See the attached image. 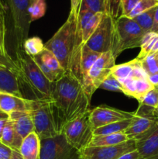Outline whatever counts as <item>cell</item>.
<instances>
[{
	"label": "cell",
	"mask_w": 158,
	"mask_h": 159,
	"mask_svg": "<svg viewBox=\"0 0 158 159\" xmlns=\"http://www.w3.org/2000/svg\"><path fill=\"white\" fill-rule=\"evenodd\" d=\"M77 16L70 13L65 23L44 44L54 54L66 73L73 75L81 82V54L83 45Z\"/></svg>",
	"instance_id": "1"
},
{
	"label": "cell",
	"mask_w": 158,
	"mask_h": 159,
	"mask_svg": "<svg viewBox=\"0 0 158 159\" xmlns=\"http://www.w3.org/2000/svg\"><path fill=\"white\" fill-rule=\"evenodd\" d=\"M51 99L62 129L65 124L88 111L91 102L81 82L69 73L53 83Z\"/></svg>",
	"instance_id": "2"
},
{
	"label": "cell",
	"mask_w": 158,
	"mask_h": 159,
	"mask_svg": "<svg viewBox=\"0 0 158 159\" xmlns=\"http://www.w3.org/2000/svg\"><path fill=\"white\" fill-rule=\"evenodd\" d=\"M15 61L17 68L14 73L23 98L32 101L51 99L53 83L43 74L33 57L24 51H18L15 53Z\"/></svg>",
	"instance_id": "3"
},
{
	"label": "cell",
	"mask_w": 158,
	"mask_h": 159,
	"mask_svg": "<svg viewBox=\"0 0 158 159\" xmlns=\"http://www.w3.org/2000/svg\"><path fill=\"white\" fill-rule=\"evenodd\" d=\"M6 4L15 53L23 51L32 23L29 9L33 0H3Z\"/></svg>",
	"instance_id": "4"
},
{
	"label": "cell",
	"mask_w": 158,
	"mask_h": 159,
	"mask_svg": "<svg viewBox=\"0 0 158 159\" xmlns=\"http://www.w3.org/2000/svg\"><path fill=\"white\" fill-rule=\"evenodd\" d=\"M29 113L33 123L35 133L40 140L54 138L62 133L51 99L32 101Z\"/></svg>",
	"instance_id": "5"
},
{
	"label": "cell",
	"mask_w": 158,
	"mask_h": 159,
	"mask_svg": "<svg viewBox=\"0 0 158 159\" xmlns=\"http://www.w3.org/2000/svg\"><path fill=\"white\" fill-rule=\"evenodd\" d=\"M146 33L133 19L120 16L115 22V37L112 49L115 58L125 50L140 48Z\"/></svg>",
	"instance_id": "6"
},
{
	"label": "cell",
	"mask_w": 158,
	"mask_h": 159,
	"mask_svg": "<svg viewBox=\"0 0 158 159\" xmlns=\"http://www.w3.org/2000/svg\"><path fill=\"white\" fill-rule=\"evenodd\" d=\"M91 110L84 113L64 124L62 133L68 142L78 152L89 146L94 137V129L90 120Z\"/></svg>",
	"instance_id": "7"
},
{
	"label": "cell",
	"mask_w": 158,
	"mask_h": 159,
	"mask_svg": "<svg viewBox=\"0 0 158 159\" xmlns=\"http://www.w3.org/2000/svg\"><path fill=\"white\" fill-rule=\"evenodd\" d=\"M115 22L112 12H105L98 27L85 44L89 49L100 54L112 51L115 37Z\"/></svg>",
	"instance_id": "8"
},
{
	"label": "cell",
	"mask_w": 158,
	"mask_h": 159,
	"mask_svg": "<svg viewBox=\"0 0 158 159\" xmlns=\"http://www.w3.org/2000/svg\"><path fill=\"white\" fill-rule=\"evenodd\" d=\"M40 159H82L80 152L72 147L63 134L40 140Z\"/></svg>",
	"instance_id": "9"
},
{
	"label": "cell",
	"mask_w": 158,
	"mask_h": 159,
	"mask_svg": "<svg viewBox=\"0 0 158 159\" xmlns=\"http://www.w3.org/2000/svg\"><path fill=\"white\" fill-rule=\"evenodd\" d=\"M134 150L136 141L129 140L117 145L87 147L79 152L82 159H118L124 154Z\"/></svg>",
	"instance_id": "10"
},
{
	"label": "cell",
	"mask_w": 158,
	"mask_h": 159,
	"mask_svg": "<svg viewBox=\"0 0 158 159\" xmlns=\"http://www.w3.org/2000/svg\"><path fill=\"white\" fill-rule=\"evenodd\" d=\"M32 57L43 74L51 83L58 81L66 74V71L62 68L57 57L46 48L40 54Z\"/></svg>",
	"instance_id": "11"
},
{
	"label": "cell",
	"mask_w": 158,
	"mask_h": 159,
	"mask_svg": "<svg viewBox=\"0 0 158 159\" xmlns=\"http://www.w3.org/2000/svg\"><path fill=\"white\" fill-rule=\"evenodd\" d=\"M133 114L134 112L129 113L112 107H98L91 110L90 120L94 130L107 124L130 119Z\"/></svg>",
	"instance_id": "12"
},
{
	"label": "cell",
	"mask_w": 158,
	"mask_h": 159,
	"mask_svg": "<svg viewBox=\"0 0 158 159\" xmlns=\"http://www.w3.org/2000/svg\"><path fill=\"white\" fill-rule=\"evenodd\" d=\"M116 58L112 51L102 53L88 72V77L94 92L99 89L101 84L111 75L112 69L116 65Z\"/></svg>",
	"instance_id": "13"
},
{
	"label": "cell",
	"mask_w": 158,
	"mask_h": 159,
	"mask_svg": "<svg viewBox=\"0 0 158 159\" xmlns=\"http://www.w3.org/2000/svg\"><path fill=\"white\" fill-rule=\"evenodd\" d=\"M157 124L155 118L136 114L134 112L131 124L125 130V134L129 140L137 141L149 134Z\"/></svg>",
	"instance_id": "14"
},
{
	"label": "cell",
	"mask_w": 158,
	"mask_h": 159,
	"mask_svg": "<svg viewBox=\"0 0 158 159\" xmlns=\"http://www.w3.org/2000/svg\"><path fill=\"white\" fill-rule=\"evenodd\" d=\"M119 82L122 85V93L125 96L137 99L138 102L154 89V86L150 83L148 79H136L128 78Z\"/></svg>",
	"instance_id": "15"
},
{
	"label": "cell",
	"mask_w": 158,
	"mask_h": 159,
	"mask_svg": "<svg viewBox=\"0 0 158 159\" xmlns=\"http://www.w3.org/2000/svg\"><path fill=\"white\" fill-rule=\"evenodd\" d=\"M141 159H158V124L147 136L136 141Z\"/></svg>",
	"instance_id": "16"
},
{
	"label": "cell",
	"mask_w": 158,
	"mask_h": 159,
	"mask_svg": "<svg viewBox=\"0 0 158 159\" xmlns=\"http://www.w3.org/2000/svg\"><path fill=\"white\" fill-rule=\"evenodd\" d=\"M31 102L14 95L0 93V110L7 115L14 112H29Z\"/></svg>",
	"instance_id": "17"
},
{
	"label": "cell",
	"mask_w": 158,
	"mask_h": 159,
	"mask_svg": "<svg viewBox=\"0 0 158 159\" xmlns=\"http://www.w3.org/2000/svg\"><path fill=\"white\" fill-rule=\"evenodd\" d=\"M9 120L12 121L15 131L23 139L29 134L35 132L29 112H14L9 115Z\"/></svg>",
	"instance_id": "18"
},
{
	"label": "cell",
	"mask_w": 158,
	"mask_h": 159,
	"mask_svg": "<svg viewBox=\"0 0 158 159\" xmlns=\"http://www.w3.org/2000/svg\"><path fill=\"white\" fill-rule=\"evenodd\" d=\"M0 93H9L23 98L15 73L2 66H0Z\"/></svg>",
	"instance_id": "19"
},
{
	"label": "cell",
	"mask_w": 158,
	"mask_h": 159,
	"mask_svg": "<svg viewBox=\"0 0 158 159\" xmlns=\"http://www.w3.org/2000/svg\"><path fill=\"white\" fill-rule=\"evenodd\" d=\"M19 152L23 159H40V139L35 132L23 139Z\"/></svg>",
	"instance_id": "20"
},
{
	"label": "cell",
	"mask_w": 158,
	"mask_h": 159,
	"mask_svg": "<svg viewBox=\"0 0 158 159\" xmlns=\"http://www.w3.org/2000/svg\"><path fill=\"white\" fill-rule=\"evenodd\" d=\"M156 107H158V89L154 87L139 101V107L135 113L155 118L154 110Z\"/></svg>",
	"instance_id": "21"
},
{
	"label": "cell",
	"mask_w": 158,
	"mask_h": 159,
	"mask_svg": "<svg viewBox=\"0 0 158 159\" xmlns=\"http://www.w3.org/2000/svg\"><path fill=\"white\" fill-rule=\"evenodd\" d=\"M0 141L5 145L10 148L12 150L20 152V146H21L23 139L16 133L13 123L10 120H8L7 123L5 126Z\"/></svg>",
	"instance_id": "22"
},
{
	"label": "cell",
	"mask_w": 158,
	"mask_h": 159,
	"mask_svg": "<svg viewBox=\"0 0 158 159\" xmlns=\"http://www.w3.org/2000/svg\"><path fill=\"white\" fill-rule=\"evenodd\" d=\"M127 141H129V138H127L125 133L94 136L88 147H104V146L117 145V144H122Z\"/></svg>",
	"instance_id": "23"
},
{
	"label": "cell",
	"mask_w": 158,
	"mask_h": 159,
	"mask_svg": "<svg viewBox=\"0 0 158 159\" xmlns=\"http://www.w3.org/2000/svg\"><path fill=\"white\" fill-rule=\"evenodd\" d=\"M139 64H140V60L135 58L126 63L115 65L112 69L111 74L116 79H117L119 82H121L131 77L133 70Z\"/></svg>",
	"instance_id": "24"
},
{
	"label": "cell",
	"mask_w": 158,
	"mask_h": 159,
	"mask_svg": "<svg viewBox=\"0 0 158 159\" xmlns=\"http://www.w3.org/2000/svg\"><path fill=\"white\" fill-rule=\"evenodd\" d=\"M133 118V117H132ZM132 118L124 120L115 122L112 124L101 127L94 130V136H102V135L113 134L117 133H125V130L128 128L132 122Z\"/></svg>",
	"instance_id": "25"
},
{
	"label": "cell",
	"mask_w": 158,
	"mask_h": 159,
	"mask_svg": "<svg viewBox=\"0 0 158 159\" xmlns=\"http://www.w3.org/2000/svg\"><path fill=\"white\" fill-rule=\"evenodd\" d=\"M103 14L104 13H101V12L94 13L91 16V18L88 21L85 22L84 24L81 25L77 22V25H78L79 28L81 30V32L82 40H83L84 43H86L87 40L90 38L91 34L94 32L96 28L98 27L101 20H102Z\"/></svg>",
	"instance_id": "26"
},
{
	"label": "cell",
	"mask_w": 158,
	"mask_h": 159,
	"mask_svg": "<svg viewBox=\"0 0 158 159\" xmlns=\"http://www.w3.org/2000/svg\"><path fill=\"white\" fill-rule=\"evenodd\" d=\"M80 8H85L94 13L111 12L110 0H82Z\"/></svg>",
	"instance_id": "27"
},
{
	"label": "cell",
	"mask_w": 158,
	"mask_h": 159,
	"mask_svg": "<svg viewBox=\"0 0 158 159\" xmlns=\"http://www.w3.org/2000/svg\"><path fill=\"white\" fill-rule=\"evenodd\" d=\"M44 49V44L40 37H33L27 39L23 45V51L30 57H34L42 52Z\"/></svg>",
	"instance_id": "28"
},
{
	"label": "cell",
	"mask_w": 158,
	"mask_h": 159,
	"mask_svg": "<svg viewBox=\"0 0 158 159\" xmlns=\"http://www.w3.org/2000/svg\"><path fill=\"white\" fill-rule=\"evenodd\" d=\"M156 7L152 8L146 12H143L140 15L137 16L133 20L145 32H150L153 26V17H154L155 10Z\"/></svg>",
	"instance_id": "29"
},
{
	"label": "cell",
	"mask_w": 158,
	"mask_h": 159,
	"mask_svg": "<svg viewBox=\"0 0 158 159\" xmlns=\"http://www.w3.org/2000/svg\"><path fill=\"white\" fill-rule=\"evenodd\" d=\"M141 65L147 75L158 73V53L147 55L140 60Z\"/></svg>",
	"instance_id": "30"
},
{
	"label": "cell",
	"mask_w": 158,
	"mask_h": 159,
	"mask_svg": "<svg viewBox=\"0 0 158 159\" xmlns=\"http://www.w3.org/2000/svg\"><path fill=\"white\" fill-rule=\"evenodd\" d=\"M46 0H33L29 9L31 21H35L42 18L46 13Z\"/></svg>",
	"instance_id": "31"
},
{
	"label": "cell",
	"mask_w": 158,
	"mask_h": 159,
	"mask_svg": "<svg viewBox=\"0 0 158 159\" xmlns=\"http://www.w3.org/2000/svg\"><path fill=\"white\" fill-rule=\"evenodd\" d=\"M158 6V0H140L134 9L130 12L127 17L130 19L135 18L143 12Z\"/></svg>",
	"instance_id": "32"
},
{
	"label": "cell",
	"mask_w": 158,
	"mask_h": 159,
	"mask_svg": "<svg viewBox=\"0 0 158 159\" xmlns=\"http://www.w3.org/2000/svg\"><path fill=\"white\" fill-rule=\"evenodd\" d=\"M99 89L108 90L112 92H121L122 93V85L117 79L114 77L112 75H109L106 79L101 84Z\"/></svg>",
	"instance_id": "33"
},
{
	"label": "cell",
	"mask_w": 158,
	"mask_h": 159,
	"mask_svg": "<svg viewBox=\"0 0 158 159\" xmlns=\"http://www.w3.org/2000/svg\"><path fill=\"white\" fill-rule=\"evenodd\" d=\"M0 66L9 68L13 72L17 68L15 60L12 59V57L9 54L4 53L1 50H0Z\"/></svg>",
	"instance_id": "34"
},
{
	"label": "cell",
	"mask_w": 158,
	"mask_h": 159,
	"mask_svg": "<svg viewBox=\"0 0 158 159\" xmlns=\"http://www.w3.org/2000/svg\"><path fill=\"white\" fill-rule=\"evenodd\" d=\"M7 33L6 17L0 16V50L8 54L6 48V35Z\"/></svg>",
	"instance_id": "35"
},
{
	"label": "cell",
	"mask_w": 158,
	"mask_h": 159,
	"mask_svg": "<svg viewBox=\"0 0 158 159\" xmlns=\"http://www.w3.org/2000/svg\"><path fill=\"white\" fill-rule=\"evenodd\" d=\"M140 0H119L122 15L127 16Z\"/></svg>",
	"instance_id": "36"
},
{
	"label": "cell",
	"mask_w": 158,
	"mask_h": 159,
	"mask_svg": "<svg viewBox=\"0 0 158 159\" xmlns=\"http://www.w3.org/2000/svg\"><path fill=\"white\" fill-rule=\"evenodd\" d=\"M12 149L5 145L0 141V159H10L12 154Z\"/></svg>",
	"instance_id": "37"
},
{
	"label": "cell",
	"mask_w": 158,
	"mask_h": 159,
	"mask_svg": "<svg viewBox=\"0 0 158 159\" xmlns=\"http://www.w3.org/2000/svg\"><path fill=\"white\" fill-rule=\"evenodd\" d=\"M82 0H71V11L70 13L78 16Z\"/></svg>",
	"instance_id": "38"
},
{
	"label": "cell",
	"mask_w": 158,
	"mask_h": 159,
	"mask_svg": "<svg viewBox=\"0 0 158 159\" xmlns=\"http://www.w3.org/2000/svg\"><path fill=\"white\" fill-rule=\"evenodd\" d=\"M118 159H141V158L137 151L134 150L124 154L123 155L120 156Z\"/></svg>",
	"instance_id": "39"
},
{
	"label": "cell",
	"mask_w": 158,
	"mask_h": 159,
	"mask_svg": "<svg viewBox=\"0 0 158 159\" xmlns=\"http://www.w3.org/2000/svg\"><path fill=\"white\" fill-rule=\"evenodd\" d=\"M150 32H153L158 34V6H156V10H155L154 17H153V26H152V29Z\"/></svg>",
	"instance_id": "40"
},
{
	"label": "cell",
	"mask_w": 158,
	"mask_h": 159,
	"mask_svg": "<svg viewBox=\"0 0 158 159\" xmlns=\"http://www.w3.org/2000/svg\"><path fill=\"white\" fill-rule=\"evenodd\" d=\"M148 80L154 87H158V73L148 76Z\"/></svg>",
	"instance_id": "41"
},
{
	"label": "cell",
	"mask_w": 158,
	"mask_h": 159,
	"mask_svg": "<svg viewBox=\"0 0 158 159\" xmlns=\"http://www.w3.org/2000/svg\"><path fill=\"white\" fill-rule=\"evenodd\" d=\"M0 16L6 17L7 16V10H6V6L3 0H0Z\"/></svg>",
	"instance_id": "42"
},
{
	"label": "cell",
	"mask_w": 158,
	"mask_h": 159,
	"mask_svg": "<svg viewBox=\"0 0 158 159\" xmlns=\"http://www.w3.org/2000/svg\"><path fill=\"white\" fill-rule=\"evenodd\" d=\"M8 120H9V118H8V119L0 120V140H1V138H2V135L3 130H4L5 126H6Z\"/></svg>",
	"instance_id": "43"
},
{
	"label": "cell",
	"mask_w": 158,
	"mask_h": 159,
	"mask_svg": "<svg viewBox=\"0 0 158 159\" xmlns=\"http://www.w3.org/2000/svg\"><path fill=\"white\" fill-rule=\"evenodd\" d=\"M154 53H158V35L156 36V39H155L154 43H153V46L152 48L151 52L150 54H154Z\"/></svg>",
	"instance_id": "44"
},
{
	"label": "cell",
	"mask_w": 158,
	"mask_h": 159,
	"mask_svg": "<svg viewBox=\"0 0 158 159\" xmlns=\"http://www.w3.org/2000/svg\"><path fill=\"white\" fill-rule=\"evenodd\" d=\"M10 159H23V157L21 156L20 153L19 152H15V151H12V157Z\"/></svg>",
	"instance_id": "45"
},
{
	"label": "cell",
	"mask_w": 158,
	"mask_h": 159,
	"mask_svg": "<svg viewBox=\"0 0 158 159\" xmlns=\"http://www.w3.org/2000/svg\"><path fill=\"white\" fill-rule=\"evenodd\" d=\"M9 118V115H7L6 113H3L0 110V120H2V119H8Z\"/></svg>",
	"instance_id": "46"
},
{
	"label": "cell",
	"mask_w": 158,
	"mask_h": 159,
	"mask_svg": "<svg viewBox=\"0 0 158 159\" xmlns=\"http://www.w3.org/2000/svg\"><path fill=\"white\" fill-rule=\"evenodd\" d=\"M154 116H155V118H156V121H157V123H158V107H156V108L155 109V110H154Z\"/></svg>",
	"instance_id": "47"
},
{
	"label": "cell",
	"mask_w": 158,
	"mask_h": 159,
	"mask_svg": "<svg viewBox=\"0 0 158 159\" xmlns=\"http://www.w3.org/2000/svg\"><path fill=\"white\" fill-rule=\"evenodd\" d=\"M156 88H157V89H158V87H156Z\"/></svg>",
	"instance_id": "48"
}]
</instances>
